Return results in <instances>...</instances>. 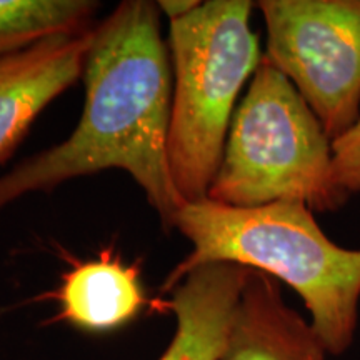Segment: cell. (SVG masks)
<instances>
[{
    "label": "cell",
    "mask_w": 360,
    "mask_h": 360,
    "mask_svg": "<svg viewBox=\"0 0 360 360\" xmlns=\"http://www.w3.org/2000/svg\"><path fill=\"white\" fill-rule=\"evenodd\" d=\"M159 12L154 2L127 0L96 25L79 125L67 141L0 175V210L30 192L122 169L141 186L164 227H175L186 202L169 167L174 77Z\"/></svg>",
    "instance_id": "cell-1"
},
{
    "label": "cell",
    "mask_w": 360,
    "mask_h": 360,
    "mask_svg": "<svg viewBox=\"0 0 360 360\" xmlns=\"http://www.w3.org/2000/svg\"><path fill=\"white\" fill-rule=\"evenodd\" d=\"M175 227L192 244L170 270L162 292H172L192 270L237 264L264 272L299 294L328 355L355 340L360 307V250L327 237L314 212L295 202L238 209L205 199L186 204Z\"/></svg>",
    "instance_id": "cell-2"
},
{
    "label": "cell",
    "mask_w": 360,
    "mask_h": 360,
    "mask_svg": "<svg viewBox=\"0 0 360 360\" xmlns=\"http://www.w3.org/2000/svg\"><path fill=\"white\" fill-rule=\"evenodd\" d=\"M249 0L200 2L170 22L172 107L167 155L186 204L207 199L222 162L237 98L262 62Z\"/></svg>",
    "instance_id": "cell-3"
},
{
    "label": "cell",
    "mask_w": 360,
    "mask_h": 360,
    "mask_svg": "<svg viewBox=\"0 0 360 360\" xmlns=\"http://www.w3.org/2000/svg\"><path fill=\"white\" fill-rule=\"evenodd\" d=\"M207 199L238 209L295 202L312 212L349 200L335 186L334 146L321 120L265 58L233 114Z\"/></svg>",
    "instance_id": "cell-4"
},
{
    "label": "cell",
    "mask_w": 360,
    "mask_h": 360,
    "mask_svg": "<svg viewBox=\"0 0 360 360\" xmlns=\"http://www.w3.org/2000/svg\"><path fill=\"white\" fill-rule=\"evenodd\" d=\"M264 58L294 84L332 143L360 120V0H262Z\"/></svg>",
    "instance_id": "cell-5"
},
{
    "label": "cell",
    "mask_w": 360,
    "mask_h": 360,
    "mask_svg": "<svg viewBox=\"0 0 360 360\" xmlns=\"http://www.w3.org/2000/svg\"><path fill=\"white\" fill-rule=\"evenodd\" d=\"M96 25L0 58V164L20 146L40 112L84 75Z\"/></svg>",
    "instance_id": "cell-6"
},
{
    "label": "cell",
    "mask_w": 360,
    "mask_h": 360,
    "mask_svg": "<svg viewBox=\"0 0 360 360\" xmlns=\"http://www.w3.org/2000/svg\"><path fill=\"white\" fill-rule=\"evenodd\" d=\"M310 321L285 304L278 281L250 270L219 360H327Z\"/></svg>",
    "instance_id": "cell-7"
},
{
    "label": "cell",
    "mask_w": 360,
    "mask_h": 360,
    "mask_svg": "<svg viewBox=\"0 0 360 360\" xmlns=\"http://www.w3.org/2000/svg\"><path fill=\"white\" fill-rule=\"evenodd\" d=\"M250 269L207 264L192 270L172 290L167 309L177 319L172 342L159 360H219Z\"/></svg>",
    "instance_id": "cell-8"
},
{
    "label": "cell",
    "mask_w": 360,
    "mask_h": 360,
    "mask_svg": "<svg viewBox=\"0 0 360 360\" xmlns=\"http://www.w3.org/2000/svg\"><path fill=\"white\" fill-rule=\"evenodd\" d=\"M51 297L60 305L56 321L90 334L129 326L150 304L135 265L103 252L89 262L74 264Z\"/></svg>",
    "instance_id": "cell-9"
},
{
    "label": "cell",
    "mask_w": 360,
    "mask_h": 360,
    "mask_svg": "<svg viewBox=\"0 0 360 360\" xmlns=\"http://www.w3.org/2000/svg\"><path fill=\"white\" fill-rule=\"evenodd\" d=\"M96 11L87 0H0V58L90 30Z\"/></svg>",
    "instance_id": "cell-10"
},
{
    "label": "cell",
    "mask_w": 360,
    "mask_h": 360,
    "mask_svg": "<svg viewBox=\"0 0 360 360\" xmlns=\"http://www.w3.org/2000/svg\"><path fill=\"white\" fill-rule=\"evenodd\" d=\"M334 146V180L345 195L360 193V120Z\"/></svg>",
    "instance_id": "cell-11"
},
{
    "label": "cell",
    "mask_w": 360,
    "mask_h": 360,
    "mask_svg": "<svg viewBox=\"0 0 360 360\" xmlns=\"http://www.w3.org/2000/svg\"><path fill=\"white\" fill-rule=\"evenodd\" d=\"M199 4L200 2H193V0H164V2H157V6L169 17L170 22H174L187 17L199 7Z\"/></svg>",
    "instance_id": "cell-12"
}]
</instances>
